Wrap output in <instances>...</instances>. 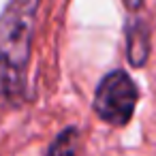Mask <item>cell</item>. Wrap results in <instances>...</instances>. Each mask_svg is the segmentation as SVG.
I'll list each match as a JSON object with an SVG mask.
<instances>
[{"instance_id":"obj_6","label":"cell","mask_w":156,"mask_h":156,"mask_svg":"<svg viewBox=\"0 0 156 156\" xmlns=\"http://www.w3.org/2000/svg\"><path fill=\"white\" fill-rule=\"evenodd\" d=\"M124 2H126L130 9H135V7H141V0H124Z\"/></svg>"},{"instance_id":"obj_5","label":"cell","mask_w":156,"mask_h":156,"mask_svg":"<svg viewBox=\"0 0 156 156\" xmlns=\"http://www.w3.org/2000/svg\"><path fill=\"white\" fill-rule=\"evenodd\" d=\"M73 133H75V130H66L64 135H60L58 141L49 147V152H51V154H60V152H66V154H69V152H73V141L69 143V137H71Z\"/></svg>"},{"instance_id":"obj_3","label":"cell","mask_w":156,"mask_h":156,"mask_svg":"<svg viewBox=\"0 0 156 156\" xmlns=\"http://www.w3.org/2000/svg\"><path fill=\"white\" fill-rule=\"evenodd\" d=\"M20 66L0 58V107L17 105L24 94V77Z\"/></svg>"},{"instance_id":"obj_2","label":"cell","mask_w":156,"mask_h":156,"mask_svg":"<svg viewBox=\"0 0 156 156\" xmlns=\"http://www.w3.org/2000/svg\"><path fill=\"white\" fill-rule=\"evenodd\" d=\"M137 96L139 94L133 79L124 71H113L98 83L94 96V111L103 122L124 126L133 118Z\"/></svg>"},{"instance_id":"obj_1","label":"cell","mask_w":156,"mask_h":156,"mask_svg":"<svg viewBox=\"0 0 156 156\" xmlns=\"http://www.w3.org/2000/svg\"><path fill=\"white\" fill-rule=\"evenodd\" d=\"M37 0H11L0 15V58L24 69L30 58Z\"/></svg>"},{"instance_id":"obj_4","label":"cell","mask_w":156,"mask_h":156,"mask_svg":"<svg viewBox=\"0 0 156 156\" xmlns=\"http://www.w3.org/2000/svg\"><path fill=\"white\" fill-rule=\"evenodd\" d=\"M147 56V30L137 24L135 30L128 28V58L135 66H141Z\"/></svg>"}]
</instances>
